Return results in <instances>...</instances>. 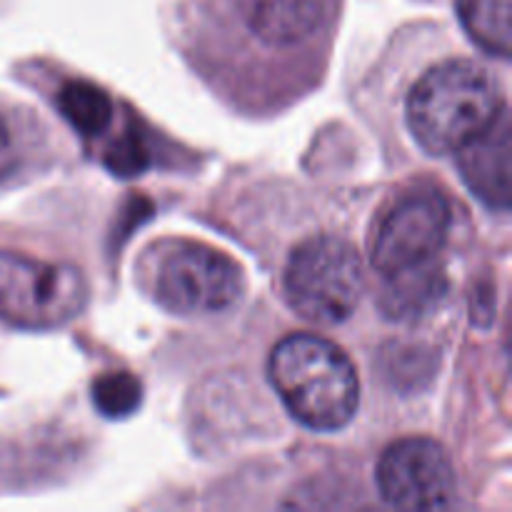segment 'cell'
Returning a JSON list of instances; mask_svg holds the SVG:
<instances>
[{"instance_id":"1","label":"cell","mask_w":512,"mask_h":512,"mask_svg":"<svg viewBox=\"0 0 512 512\" xmlns=\"http://www.w3.org/2000/svg\"><path fill=\"white\" fill-rule=\"evenodd\" d=\"M503 108V93L488 68L473 60H445L415 83L408 125L420 148L448 155L483 133Z\"/></svg>"},{"instance_id":"2","label":"cell","mask_w":512,"mask_h":512,"mask_svg":"<svg viewBox=\"0 0 512 512\" xmlns=\"http://www.w3.org/2000/svg\"><path fill=\"white\" fill-rule=\"evenodd\" d=\"M270 383L305 428L333 433L353 420L360 383L348 355L320 335H288L270 353Z\"/></svg>"},{"instance_id":"3","label":"cell","mask_w":512,"mask_h":512,"mask_svg":"<svg viewBox=\"0 0 512 512\" xmlns=\"http://www.w3.org/2000/svg\"><path fill=\"white\" fill-rule=\"evenodd\" d=\"M365 290L360 255L333 235L308 238L293 250L285 268V293L300 318L315 325L348 320Z\"/></svg>"},{"instance_id":"4","label":"cell","mask_w":512,"mask_h":512,"mask_svg":"<svg viewBox=\"0 0 512 512\" xmlns=\"http://www.w3.org/2000/svg\"><path fill=\"white\" fill-rule=\"evenodd\" d=\"M88 283L73 265L0 250V320L20 330H53L83 313Z\"/></svg>"},{"instance_id":"5","label":"cell","mask_w":512,"mask_h":512,"mask_svg":"<svg viewBox=\"0 0 512 512\" xmlns=\"http://www.w3.org/2000/svg\"><path fill=\"white\" fill-rule=\"evenodd\" d=\"M153 290L170 313H223L243 295V273L220 250L195 243L180 245L163 258Z\"/></svg>"},{"instance_id":"6","label":"cell","mask_w":512,"mask_h":512,"mask_svg":"<svg viewBox=\"0 0 512 512\" xmlns=\"http://www.w3.org/2000/svg\"><path fill=\"white\" fill-rule=\"evenodd\" d=\"M450 233V205L440 193H413L393 205L373 240V268L383 278L433 263Z\"/></svg>"},{"instance_id":"7","label":"cell","mask_w":512,"mask_h":512,"mask_svg":"<svg viewBox=\"0 0 512 512\" xmlns=\"http://www.w3.org/2000/svg\"><path fill=\"white\" fill-rule=\"evenodd\" d=\"M378 490L395 508L435 510L453 503L458 480L443 445L430 438H405L380 458Z\"/></svg>"},{"instance_id":"8","label":"cell","mask_w":512,"mask_h":512,"mask_svg":"<svg viewBox=\"0 0 512 512\" xmlns=\"http://www.w3.org/2000/svg\"><path fill=\"white\" fill-rule=\"evenodd\" d=\"M235 23L263 48L293 50L325 30L333 0H223Z\"/></svg>"},{"instance_id":"9","label":"cell","mask_w":512,"mask_h":512,"mask_svg":"<svg viewBox=\"0 0 512 512\" xmlns=\"http://www.w3.org/2000/svg\"><path fill=\"white\" fill-rule=\"evenodd\" d=\"M510 115L503 113L475 135L468 145L458 150V168L465 185L495 210L510 208L512 190V145H510Z\"/></svg>"},{"instance_id":"10","label":"cell","mask_w":512,"mask_h":512,"mask_svg":"<svg viewBox=\"0 0 512 512\" xmlns=\"http://www.w3.org/2000/svg\"><path fill=\"white\" fill-rule=\"evenodd\" d=\"M510 0H458V15L470 38L490 55L508 58L512 50Z\"/></svg>"},{"instance_id":"11","label":"cell","mask_w":512,"mask_h":512,"mask_svg":"<svg viewBox=\"0 0 512 512\" xmlns=\"http://www.w3.org/2000/svg\"><path fill=\"white\" fill-rule=\"evenodd\" d=\"M58 108L80 135L105 133L113 120V100L85 80H70L60 88Z\"/></svg>"},{"instance_id":"12","label":"cell","mask_w":512,"mask_h":512,"mask_svg":"<svg viewBox=\"0 0 512 512\" xmlns=\"http://www.w3.org/2000/svg\"><path fill=\"white\" fill-rule=\"evenodd\" d=\"M385 280H388V288L383 295V308L393 318H410V315L423 313L443 295V275L433 273L430 265Z\"/></svg>"},{"instance_id":"13","label":"cell","mask_w":512,"mask_h":512,"mask_svg":"<svg viewBox=\"0 0 512 512\" xmlns=\"http://www.w3.org/2000/svg\"><path fill=\"white\" fill-rule=\"evenodd\" d=\"M143 400V385L133 373H105L93 383V403L105 418H128Z\"/></svg>"},{"instance_id":"14","label":"cell","mask_w":512,"mask_h":512,"mask_svg":"<svg viewBox=\"0 0 512 512\" xmlns=\"http://www.w3.org/2000/svg\"><path fill=\"white\" fill-rule=\"evenodd\" d=\"M10 168H13V138L5 120L0 118V175L8 173Z\"/></svg>"}]
</instances>
